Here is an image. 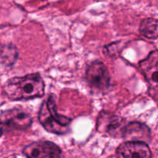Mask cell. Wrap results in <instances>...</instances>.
Returning <instances> with one entry per match:
<instances>
[{"mask_svg":"<svg viewBox=\"0 0 158 158\" xmlns=\"http://www.w3.org/2000/svg\"><path fill=\"white\" fill-rule=\"evenodd\" d=\"M32 118L29 114L20 108H12L0 114V137L11 131H25L31 127Z\"/></svg>","mask_w":158,"mask_h":158,"instance_id":"3957f363","label":"cell"},{"mask_svg":"<svg viewBox=\"0 0 158 158\" xmlns=\"http://www.w3.org/2000/svg\"><path fill=\"white\" fill-rule=\"evenodd\" d=\"M123 138L129 141H142L146 143L151 140V131L147 125L139 122L127 123Z\"/></svg>","mask_w":158,"mask_h":158,"instance_id":"9c48e42d","label":"cell"},{"mask_svg":"<svg viewBox=\"0 0 158 158\" xmlns=\"http://www.w3.org/2000/svg\"><path fill=\"white\" fill-rule=\"evenodd\" d=\"M3 89L9 100H29L44 96L45 83L40 73H32L9 79Z\"/></svg>","mask_w":158,"mask_h":158,"instance_id":"6da1fadb","label":"cell"},{"mask_svg":"<svg viewBox=\"0 0 158 158\" xmlns=\"http://www.w3.org/2000/svg\"><path fill=\"white\" fill-rule=\"evenodd\" d=\"M140 69L152 89V96L157 98L158 85V54L157 50L153 51L145 60L139 64Z\"/></svg>","mask_w":158,"mask_h":158,"instance_id":"52a82bcc","label":"cell"},{"mask_svg":"<svg viewBox=\"0 0 158 158\" xmlns=\"http://www.w3.org/2000/svg\"><path fill=\"white\" fill-rule=\"evenodd\" d=\"M127 123L122 117L102 112L97 121V130L116 138H123Z\"/></svg>","mask_w":158,"mask_h":158,"instance_id":"5b68a950","label":"cell"},{"mask_svg":"<svg viewBox=\"0 0 158 158\" xmlns=\"http://www.w3.org/2000/svg\"><path fill=\"white\" fill-rule=\"evenodd\" d=\"M39 120L46 131L56 135H64L69 131L72 120L58 114L52 95L45 100L39 112Z\"/></svg>","mask_w":158,"mask_h":158,"instance_id":"7a4b0ae2","label":"cell"},{"mask_svg":"<svg viewBox=\"0 0 158 158\" xmlns=\"http://www.w3.org/2000/svg\"><path fill=\"white\" fill-rule=\"evenodd\" d=\"M151 156L148 144L142 141L124 142L116 151L117 158H151Z\"/></svg>","mask_w":158,"mask_h":158,"instance_id":"ba28073f","label":"cell"},{"mask_svg":"<svg viewBox=\"0 0 158 158\" xmlns=\"http://www.w3.org/2000/svg\"><path fill=\"white\" fill-rule=\"evenodd\" d=\"M18 57L17 48L12 44L4 45L0 48V58L7 66H12L14 64Z\"/></svg>","mask_w":158,"mask_h":158,"instance_id":"8fae6325","label":"cell"},{"mask_svg":"<svg viewBox=\"0 0 158 158\" xmlns=\"http://www.w3.org/2000/svg\"><path fill=\"white\" fill-rule=\"evenodd\" d=\"M23 154L27 158H60L62 151L51 141H36L26 145Z\"/></svg>","mask_w":158,"mask_h":158,"instance_id":"8992f818","label":"cell"},{"mask_svg":"<svg viewBox=\"0 0 158 158\" xmlns=\"http://www.w3.org/2000/svg\"><path fill=\"white\" fill-rule=\"evenodd\" d=\"M89 87L97 93L106 92L110 86V75L100 61H94L87 67L85 76Z\"/></svg>","mask_w":158,"mask_h":158,"instance_id":"277c9868","label":"cell"},{"mask_svg":"<svg viewBox=\"0 0 158 158\" xmlns=\"http://www.w3.org/2000/svg\"><path fill=\"white\" fill-rule=\"evenodd\" d=\"M157 20L154 18L145 19L141 22L139 28L140 33L149 40H157Z\"/></svg>","mask_w":158,"mask_h":158,"instance_id":"30bf717a","label":"cell"}]
</instances>
